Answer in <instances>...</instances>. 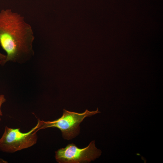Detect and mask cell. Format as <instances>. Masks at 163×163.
<instances>
[{
  "mask_svg": "<svg viewBox=\"0 0 163 163\" xmlns=\"http://www.w3.org/2000/svg\"><path fill=\"white\" fill-rule=\"evenodd\" d=\"M40 125L39 119L35 126L25 133L21 132L20 128H12L6 126L0 139V151L13 153L32 146L37 142V132L39 130Z\"/></svg>",
  "mask_w": 163,
  "mask_h": 163,
  "instance_id": "3",
  "label": "cell"
},
{
  "mask_svg": "<svg viewBox=\"0 0 163 163\" xmlns=\"http://www.w3.org/2000/svg\"><path fill=\"white\" fill-rule=\"evenodd\" d=\"M6 55L0 53V64L5 59Z\"/></svg>",
  "mask_w": 163,
  "mask_h": 163,
  "instance_id": "6",
  "label": "cell"
},
{
  "mask_svg": "<svg viewBox=\"0 0 163 163\" xmlns=\"http://www.w3.org/2000/svg\"><path fill=\"white\" fill-rule=\"evenodd\" d=\"M101 151L95 145V141H92L89 145L80 149L73 143L68 144L65 148L55 152V157L59 163H80L90 162L99 157Z\"/></svg>",
  "mask_w": 163,
  "mask_h": 163,
  "instance_id": "4",
  "label": "cell"
},
{
  "mask_svg": "<svg viewBox=\"0 0 163 163\" xmlns=\"http://www.w3.org/2000/svg\"><path fill=\"white\" fill-rule=\"evenodd\" d=\"M34 39L31 26L23 16L10 9L0 11V44L7 53L1 65L9 61L21 63L30 59L34 54Z\"/></svg>",
  "mask_w": 163,
  "mask_h": 163,
  "instance_id": "1",
  "label": "cell"
},
{
  "mask_svg": "<svg viewBox=\"0 0 163 163\" xmlns=\"http://www.w3.org/2000/svg\"><path fill=\"white\" fill-rule=\"evenodd\" d=\"M6 101L4 96L3 94L0 95V116H2V113L1 109V106L2 104ZM1 120V119L0 118V121Z\"/></svg>",
  "mask_w": 163,
  "mask_h": 163,
  "instance_id": "5",
  "label": "cell"
},
{
  "mask_svg": "<svg viewBox=\"0 0 163 163\" xmlns=\"http://www.w3.org/2000/svg\"><path fill=\"white\" fill-rule=\"evenodd\" d=\"M100 113L98 108L94 111H91L86 109L82 113L63 109L62 115L57 119L51 121L40 120L39 130L50 127L56 128L61 131L64 139L70 140L79 134L80 124L85 118Z\"/></svg>",
  "mask_w": 163,
  "mask_h": 163,
  "instance_id": "2",
  "label": "cell"
}]
</instances>
